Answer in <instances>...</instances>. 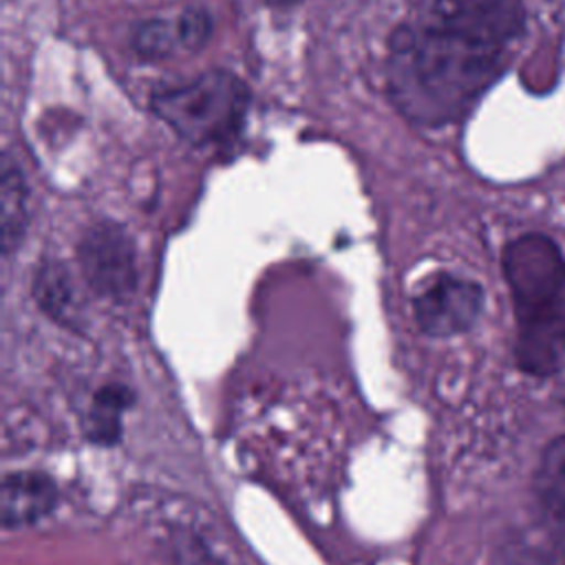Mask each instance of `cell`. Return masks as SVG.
Segmentation results:
<instances>
[{
  "label": "cell",
  "mask_w": 565,
  "mask_h": 565,
  "mask_svg": "<svg viewBox=\"0 0 565 565\" xmlns=\"http://www.w3.org/2000/svg\"><path fill=\"white\" fill-rule=\"evenodd\" d=\"M505 55L426 18L402 24L388 49L391 99L417 124L452 121L499 77Z\"/></svg>",
  "instance_id": "1"
},
{
  "label": "cell",
  "mask_w": 565,
  "mask_h": 565,
  "mask_svg": "<svg viewBox=\"0 0 565 565\" xmlns=\"http://www.w3.org/2000/svg\"><path fill=\"white\" fill-rule=\"evenodd\" d=\"M501 267L516 324V366L550 377L565 360V256L547 234L530 232L503 247Z\"/></svg>",
  "instance_id": "2"
},
{
  "label": "cell",
  "mask_w": 565,
  "mask_h": 565,
  "mask_svg": "<svg viewBox=\"0 0 565 565\" xmlns=\"http://www.w3.org/2000/svg\"><path fill=\"white\" fill-rule=\"evenodd\" d=\"M247 86L230 71H207L188 84L154 95V113L188 143H223L243 126Z\"/></svg>",
  "instance_id": "3"
},
{
  "label": "cell",
  "mask_w": 565,
  "mask_h": 565,
  "mask_svg": "<svg viewBox=\"0 0 565 565\" xmlns=\"http://www.w3.org/2000/svg\"><path fill=\"white\" fill-rule=\"evenodd\" d=\"M422 18L505 53L525 29L523 0H430Z\"/></svg>",
  "instance_id": "4"
},
{
  "label": "cell",
  "mask_w": 565,
  "mask_h": 565,
  "mask_svg": "<svg viewBox=\"0 0 565 565\" xmlns=\"http://www.w3.org/2000/svg\"><path fill=\"white\" fill-rule=\"evenodd\" d=\"M481 309V285L455 274L433 276L413 300L415 322L430 338H450L472 329Z\"/></svg>",
  "instance_id": "5"
},
{
  "label": "cell",
  "mask_w": 565,
  "mask_h": 565,
  "mask_svg": "<svg viewBox=\"0 0 565 565\" xmlns=\"http://www.w3.org/2000/svg\"><path fill=\"white\" fill-rule=\"evenodd\" d=\"M77 254L82 274L95 294L124 300L135 291V247L121 225L108 221L93 225L84 234Z\"/></svg>",
  "instance_id": "6"
},
{
  "label": "cell",
  "mask_w": 565,
  "mask_h": 565,
  "mask_svg": "<svg viewBox=\"0 0 565 565\" xmlns=\"http://www.w3.org/2000/svg\"><path fill=\"white\" fill-rule=\"evenodd\" d=\"M60 501V488L51 475L40 470L9 472L0 486L2 530H22L49 516Z\"/></svg>",
  "instance_id": "7"
},
{
  "label": "cell",
  "mask_w": 565,
  "mask_h": 565,
  "mask_svg": "<svg viewBox=\"0 0 565 565\" xmlns=\"http://www.w3.org/2000/svg\"><path fill=\"white\" fill-rule=\"evenodd\" d=\"M212 29V20L201 9H185L172 18H154L135 31V49L143 57H170L199 49Z\"/></svg>",
  "instance_id": "8"
},
{
  "label": "cell",
  "mask_w": 565,
  "mask_h": 565,
  "mask_svg": "<svg viewBox=\"0 0 565 565\" xmlns=\"http://www.w3.org/2000/svg\"><path fill=\"white\" fill-rule=\"evenodd\" d=\"M135 404V393L124 382L99 386L86 415V439L95 446H115L124 433V415Z\"/></svg>",
  "instance_id": "9"
},
{
  "label": "cell",
  "mask_w": 565,
  "mask_h": 565,
  "mask_svg": "<svg viewBox=\"0 0 565 565\" xmlns=\"http://www.w3.org/2000/svg\"><path fill=\"white\" fill-rule=\"evenodd\" d=\"M534 492L550 519L565 516V433L543 448L534 472Z\"/></svg>",
  "instance_id": "10"
},
{
  "label": "cell",
  "mask_w": 565,
  "mask_h": 565,
  "mask_svg": "<svg viewBox=\"0 0 565 565\" xmlns=\"http://www.w3.org/2000/svg\"><path fill=\"white\" fill-rule=\"evenodd\" d=\"M2 249L9 256L11 249L20 243L26 225V183L20 172V166L11 161L7 152L2 159Z\"/></svg>",
  "instance_id": "11"
},
{
  "label": "cell",
  "mask_w": 565,
  "mask_h": 565,
  "mask_svg": "<svg viewBox=\"0 0 565 565\" xmlns=\"http://www.w3.org/2000/svg\"><path fill=\"white\" fill-rule=\"evenodd\" d=\"M33 294L40 307L55 320L71 324L75 316V291L66 269L60 263H46L40 267L33 285Z\"/></svg>",
  "instance_id": "12"
},
{
  "label": "cell",
  "mask_w": 565,
  "mask_h": 565,
  "mask_svg": "<svg viewBox=\"0 0 565 565\" xmlns=\"http://www.w3.org/2000/svg\"><path fill=\"white\" fill-rule=\"evenodd\" d=\"M550 521L552 527L547 532L543 565H565V516Z\"/></svg>",
  "instance_id": "13"
},
{
  "label": "cell",
  "mask_w": 565,
  "mask_h": 565,
  "mask_svg": "<svg viewBox=\"0 0 565 565\" xmlns=\"http://www.w3.org/2000/svg\"><path fill=\"white\" fill-rule=\"evenodd\" d=\"M267 2H271V4H278V7H287V4H294L296 0H267Z\"/></svg>",
  "instance_id": "14"
}]
</instances>
